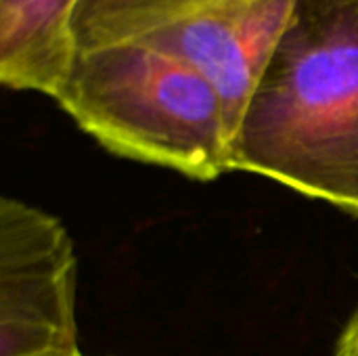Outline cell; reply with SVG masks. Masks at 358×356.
<instances>
[{
  "mask_svg": "<svg viewBox=\"0 0 358 356\" xmlns=\"http://www.w3.org/2000/svg\"><path fill=\"white\" fill-rule=\"evenodd\" d=\"M298 0H197L138 38L203 73L224 105L231 141Z\"/></svg>",
  "mask_w": 358,
  "mask_h": 356,
  "instance_id": "cell-4",
  "label": "cell"
},
{
  "mask_svg": "<svg viewBox=\"0 0 358 356\" xmlns=\"http://www.w3.org/2000/svg\"><path fill=\"white\" fill-rule=\"evenodd\" d=\"M78 262L59 218L0 199V356H82Z\"/></svg>",
  "mask_w": 358,
  "mask_h": 356,
  "instance_id": "cell-3",
  "label": "cell"
},
{
  "mask_svg": "<svg viewBox=\"0 0 358 356\" xmlns=\"http://www.w3.org/2000/svg\"><path fill=\"white\" fill-rule=\"evenodd\" d=\"M55 101L113 155L201 183L229 172L231 134L216 88L143 38L78 48Z\"/></svg>",
  "mask_w": 358,
  "mask_h": 356,
  "instance_id": "cell-2",
  "label": "cell"
},
{
  "mask_svg": "<svg viewBox=\"0 0 358 356\" xmlns=\"http://www.w3.org/2000/svg\"><path fill=\"white\" fill-rule=\"evenodd\" d=\"M78 0H0V82L10 90L59 92L73 61Z\"/></svg>",
  "mask_w": 358,
  "mask_h": 356,
  "instance_id": "cell-5",
  "label": "cell"
},
{
  "mask_svg": "<svg viewBox=\"0 0 358 356\" xmlns=\"http://www.w3.org/2000/svg\"><path fill=\"white\" fill-rule=\"evenodd\" d=\"M229 170L358 214V0H298L231 141Z\"/></svg>",
  "mask_w": 358,
  "mask_h": 356,
  "instance_id": "cell-1",
  "label": "cell"
},
{
  "mask_svg": "<svg viewBox=\"0 0 358 356\" xmlns=\"http://www.w3.org/2000/svg\"><path fill=\"white\" fill-rule=\"evenodd\" d=\"M197 0H78L71 36L76 50L138 38Z\"/></svg>",
  "mask_w": 358,
  "mask_h": 356,
  "instance_id": "cell-6",
  "label": "cell"
},
{
  "mask_svg": "<svg viewBox=\"0 0 358 356\" xmlns=\"http://www.w3.org/2000/svg\"><path fill=\"white\" fill-rule=\"evenodd\" d=\"M336 356H358V308L350 321L346 323L338 346H336Z\"/></svg>",
  "mask_w": 358,
  "mask_h": 356,
  "instance_id": "cell-7",
  "label": "cell"
}]
</instances>
